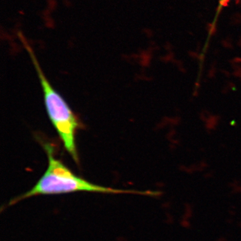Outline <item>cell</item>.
Returning a JSON list of instances; mask_svg holds the SVG:
<instances>
[{
    "label": "cell",
    "instance_id": "1",
    "mask_svg": "<svg viewBox=\"0 0 241 241\" xmlns=\"http://www.w3.org/2000/svg\"><path fill=\"white\" fill-rule=\"evenodd\" d=\"M44 145L48 158V165L45 173L32 189L13 198L8 203V206L15 204L24 199L35 196L55 195L77 192H99L110 194H141L135 190L101 186L77 176L60 161L55 158L53 154V148L50 144Z\"/></svg>",
    "mask_w": 241,
    "mask_h": 241
},
{
    "label": "cell",
    "instance_id": "2",
    "mask_svg": "<svg viewBox=\"0 0 241 241\" xmlns=\"http://www.w3.org/2000/svg\"><path fill=\"white\" fill-rule=\"evenodd\" d=\"M19 35L22 43L29 53L38 75L44 92L46 108L50 121L63 141L66 151L70 154L75 162L78 164L79 159L75 136L77 129L80 127V123L63 97L52 87L44 75L32 48L26 42L22 34Z\"/></svg>",
    "mask_w": 241,
    "mask_h": 241
},
{
    "label": "cell",
    "instance_id": "3",
    "mask_svg": "<svg viewBox=\"0 0 241 241\" xmlns=\"http://www.w3.org/2000/svg\"><path fill=\"white\" fill-rule=\"evenodd\" d=\"M231 0H218L217 8H216V14L214 15V18L213 21L212 22L211 26H210V33H212V31L214 30V28L216 27V23L218 22V19L219 17V15H220L221 12H222V10H224L228 6V4L229 3V2Z\"/></svg>",
    "mask_w": 241,
    "mask_h": 241
}]
</instances>
